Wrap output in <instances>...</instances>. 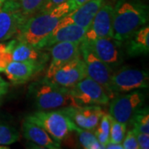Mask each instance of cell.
Returning <instances> with one entry per match:
<instances>
[{"label": "cell", "instance_id": "1", "mask_svg": "<svg viewBox=\"0 0 149 149\" xmlns=\"http://www.w3.org/2000/svg\"><path fill=\"white\" fill-rule=\"evenodd\" d=\"M70 12L69 0L53 8L29 17L17 33V41L37 46L50 35L57 27L60 21Z\"/></svg>", "mask_w": 149, "mask_h": 149}, {"label": "cell", "instance_id": "19", "mask_svg": "<svg viewBox=\"0 0 149 149\" xmlns=\"http://www.w3.org/2000/svg\"><path fill=\"white\" fill-rule=\"evenodd\" d=\"M125 42L126 52L129 56L147 55L149 52V27H140Z\"/></svg>", "mask_w": 149, "mask_h": 149}, {"label": "cell", "instance_id": "11", "mask_svg": "<svg viewBox=\"0 0 149 149\" xmlns=\"http://www.w3.org/2000/svg\"><path fill=\"white\" fill-rule=\"evenodd\" d=\"M61 111L67 115L77 127L90 131L95 129L104 113L100 105L65 107Z\"/></svg>", "mask_w": 149, "mask_h": 149}, {"label": "cell", "instance_id": "28", "mask_svg": "<svg viewBox=\"0 0 149 149\" xmlns=\"http://www.w3.org/2000/svg\"><path fill=\"white\" fill-rule=\"evenodd\" d=\"M122 146L123 149H139L133 129H130L126 133L122 142Z\"/></svg>", "mask_w": 149, "mask_h": 149}, {"label": "cell", "instance_id": "9", "mask_svg": "<svg viewBox=\"0 0 149 149\" xmlns=\"http://www.w3.org/2000/svg\"><path fill=\"white\" fill-rule=\"evenodd\" d=\"M27 19L17 0H5L0 8V42L17 34Z\"/></svg>", "mask_w": 149, "mask_h": 149}, {"label": "cell", "instance_id": "13", "mask_svg": "<svg viewBox=\"0 0 149 149\" xmlns=\"http://www.w3.org/2000/svg\"><path fill=\"white\" fill-rule=\"evenodd\" d=\"M113 6L105 1L97 12L91 25L85 32L83 41H92L103 37H113L112 15Z\"/></svg>", "mask_w": 149, "mask_h": 149}, {"label": "cell", "instance_id": "33", "mask_svg": "<svg viewBox=\"0 0 149 149\" xmlns=\"http://www.w3.org/2000/svg\"><path fill=\"white\" fill-rule=\"evenodd\" d=\"M87 1L89 0H69L70 3V12L76 9L77 8H79L80 5H82Z\"/></svg>", "mask_w": 149, "mask_h": 149}, {"label": "cell", "instance_id": "12", "mask_svg": "<svg viewBox=\"0 0 149 149\" xmlns=\"http://www.w3.org/2000/svg\"><path fill=\"white\" fill-rule=\"evenodd\" d=\"M85 76V64L80 55L60 67L47 80L61 87L70 89Z\"/></svg>", "mask_w": 149, "mask_h": 149}, {"label": "cell", "instance_id": "24", "mask_svg": "<svg viewBox=\"0 0 149 149\" xmlns=\"http://www.w3.org/2000/svg\"><path fill=\"white\" fill-rule=\"evenodd\" d=\"M19 133L16 128L8 124L0 123V146H7L16 143Z\"/></svg>", "mask_w": 149, "mask_h": 149}, {"label": "cell", "instance_id": "2", "mask_svg": "<svg viewBox=\"0 0 149 149\" xmlns=\"http://www.w3.org/2000/svg\"><path fill=\"white\" fill-rule=\"evenodd\" d=\"M148 21V7L139 0H118L112 15L113 38L123 42Z\"/></svg>", "mask_w": 149, "mask_h": 149}, {"label": "cell", "instance_id": "8", "mask_svg": "<svg viewBox=\"0 0 149 149\" xmlns=\"http://www.w3.org/2000/svg\"><path fill=\"white\" fill-rule=\"evenodd\" d=\"M80 51L81 58L85 64L86 76L100 84L106 90L110 98H112L113 95L110 91V79L113 70L111 67L98 58L85 42H80Z\"/></svg>", "mask_w": 149, "mask_h": 149}, {"label": "cell", "instance_id": "25", "mask_svg": "<svg viewBox=\"0 0 149 149\" xmlns=\"http://www.w3.org/2000/svg\"><path fill=\"white\" fill-rule=\"evenodd\" d=\"M127 124L115 120L110 116V127H109V140L114 143H122L126 134Z\"/></svg>", "mask_w": 149, "mask_h": 149}, {"label": "cell", "instance_id": "16", "mask_svg": "<svg viewBox=\"0 0 149 149\" xmlns=\"http://www.w3.org/2000/svg\"><path fill=\"white\" fill-rule=\"evenodd\" d=\"M105 0H89L76 9L68 13L58 24H76L80 27L89 28L91 22Z\"/></svg>", "mask_w": 149, "mask_h": 149}, {"label": "cell", "instance_id": "34", "mask_svg": "<svg viewBox=\"0 0 149 149\" xmlns=\"http://www.w3.org/2000/svg\"><path fill=\"white\" fill-rule=\"evenodd\" d=\"M4 1H5V0H0V8H1V6L3 5V3Z\"/></svg>", "mask_w": 149, "mask_h": 149}, {"label": "cell", "instance_id": "22", "mask_svg": "<svg viewBox=\"0 0 149 149\" xmlns=\"http://www.w3.org/2000/svg\"><path fill=\"white\" fill-rule=\"evenodd\" d=\"M133 123V128L142 133H149V113L148 108H140L133 114L130 122Z\"/></svg>", "mask_w": 149, "mask_h": 149}, {"label": "cell", "instance_id": "31", "mask_svg": "<svg viewBox=\"0 0 149 149\" xmlns=\"http://www.w3.org/2000/svg\"><path fill=\"white\" fill-rule=\"evenodd\" d=\"M9 88V84L0 76V98L7 94Z\"/></svg>", "mask_w": 149, "mask_h": 149}, {"label": "cell", "instance_id": "29", "mask_svg": "<svg viewBox=\"0 0 149 149\" xmlns=\"http://www.w3.org/2000/svg\"><path fill=\"white\" fill-rule=\"evenodd\" d=\"M134 133L136 135V139H137V142L139 144V149H148L149 148V133H142L135 130Z\"/></svg>", "mask_w": 149, "mask_h": 149}, {"label": "cell", "instance_id": "20", "mask_svg": "<svg viewBox=\"0 0 149 149\" xmlns=\"http://www.w3.org/2000/svg\"><path fill=\"white\" fill-rule=\"evenodd\" d=\"M47 56L41 53L40 50L26 42L16 41L12 50V61H35L44 64Z\"/></svg>", "mask_w": 149, "mask_h": 149}, {"label": "cell", "instance_id": "26", "mask_svg": "<svg viewBox=\"0 0 149 149\" xmlns=\"http://www.w3.org/2000/svg\"><path fill=\"white\" fill-rule=\"evenodd\" d=\"M17 40L9 42L0 43V72H3L8 65L12 61V50Z\"/></svg>", "mask_w": 149, "mask_h": 149}, {"label": "cell", "instance_id": "32", "mask_svg": "<svg viewBox=\"0 0 149 149\" xmlns=\"http://www.w3.org/2000/svg\"><path fill=\"white\" fill-rule=\"evenodd\" d=\"M104 148L107 149H123L122 143H114L110 140H109L104 145Z\"/></svg>", "mask_w": 149, "mask_h": 149}, {"label": "cell", "instance_id": "30", "mask_svg": "<svg viewBox=\"0 0 149 149\" xmlns=\"http://www.w3.org/2000/svg\"><path fill=\"white\" fill-rule=\"evenodd\" d=\"M65 1H67V0H45L38 12H45V11L50 10Z\"/></svg>", "mask_w": 149, "mask_h": 149}, {"label": "cell", "instance_id": "18", "mask_svg": "<svg viewBox=\"0 0 149 149\" xmlns=\"http://www.w3.org/2000/svg\"><path fill=\"white\" fill-rule=\"evenodd\" d=\"M22 131L25 139L41 148L47 149L61 148V143L54 140L42 127L34 123L25 119L22 123Z\"/></svg>", "mask_w": 149, "mask_h": 149}, {"label": "cell", "instance_id": "4", "mask_svg": "<svg viewBox=\"0 0 149 149\" xmlns=\"http://www.w3.org/2000/svg\"><path fill=\"white\" fill-rule=\"evenodd\" d=\"M26 119L42 127L59 143L70 132H74L75 127L70 118L61 110H38L28 115Z\"/></svg>", "mask_w": 149, "mask_h": 149}, {"label": "cell", "instance_id": "7", "mask_svg": "<svg viewBox=\"0 0 149 149\" xmlns=\"http://www.w3.org/2000/svg\"><path fill=\"white\" fill-rule=\"evenodd\" d=\"M145 98L143 93L139 91L116 96L112 99L109 104V115L118 122L128 125L133 114L143 107Z\"/></svg>", "mask_w": 149, "mask_h": 149}, {"label": "cell", "instance_id": "3", "mask_svg": "<svg viewBox=\"0 0 149 149\" xmlns=\"http://www.w3.org/2000/svg\"><path fill=\"white\" fill-rule=\"evenodd\" d=\"M34 102L39 110H52L58 108L79 106L70 92V89L61 87L44 79L31 85Z\"/></svg>", "mask_w": 149, "mask_h": 149}, {"label": "cell", "instance_id": "21", "mask_svg": "<svg viewBox=\"0 0 149 149\" xmlns=\"http://www.w3.org/2000/svg\"><path fill=\"white\" fill-rule=\"evenodd\" d=\"M74 132L77 134L79 142L81 146L86 149H103L104 148L98 139H96L95 135L94 134L93 131L83 129L75 125Z\"/></svg>", "mask_w": 149, "mask_h": 149}, {"label": "cell", "instance_id": "10", "mask_svg": "<svg viewBox=\"0 0 149 149\" xmlns=\"http://www.w3.org/2000/svg\"><path fill=\"white\" fill-rule=\"evenodd\" d=\"M85 42L92 52L110 67L119 65L123 61L122 42L113 37H103L89 42Z\"/></svg>", "mask_w": 149, "mask_h": 149}, {"label": "cell", "instance_id": "23", "mask_svg": "<svg viewBox=\"0 0 149 149\" xmlns=\"http://www.w3.org/2000/svg\"><path fill=\"white\" fill-rule=\"evenodd\" d=\"M109 127H110V115L104 113L98 126L94 130V134L95 135L96 139H98V141L103 146L109 140Z\"/></svg>", "mask_w": 149, "mask_h": 149}, {"label": "cell", "instance_id": "27", "mask_svg": "<svg viewBox=\"0 0 149 149\" xmlns=\"http://www.w3.org/2000/svg\"><path fill=\"white\" fill-rule=\"evenodd\" d=\"M22 13L27 18L37 13L45 0H17Z\"/></svg>", "mask_w": 149, "mask_h": 149}, {"label": "cell", "instance_id": "14", "mask_svg": "<svg viewBox=\"0 0 149 149\" xmlns=\"http://www.w3.org/2000/svg\"><path fill=\"white\" fill-rule=\"evenodd\" d=\"M87 28L78 26L76 24H58L52 32L37 46V49H47L58 42H81L84 39Z\"/></svg>", "mask_w": 149, "mask_h": 149}, {"label": "cell", "instance_id": "6", "mask_svg": "<svg viewBox=\"0 0 149 149\" xmlns=\"http://www.w3.org/2000/svg\"><path fill=\"white\" fill-rule=\"evenodd\" d=\"M148 73L141 69L125 66L113 73L110 79V91L113 93H124L148 87Z\"/></svg>", "mask_w": 149, "mask_h": 149}, {"label": "cell", "instance_id": "15", "mask_svg": "<svg viewBox=\"0 0 149 149\" xmlns=\"http://www.w3.org/2000/svg\"><path fill=\"white\" fill-rule=\"evenodd\" d=\"M80 42H64L56 43L50 47L52 59L47 70L46 80H50L60 67L80 56Z\"/></svg>", "mask_w": 149, "mask_h": 149}, {"label": "cell", "instance_id": "5", "mask_svg": "<svg viewBox=\"0 0 149 149\" xmlns=\"http://www.w3.org/2000/svg\"><path fill=\"white\" fill-rule=\"evenodd\" d=\"M70 92L79 106L105 105L111 99L100 84L88 76L70 88Z\"/></svg>", "mask_w": 149, "mask_h": 149}, {"label": "cell", "instance_id": "17", "mask_svg": "<svg viewBox=\"0 0 149 149\" xmlns=\"http://www.w3.org/2000/svg\"><path fill=\"white\" fill-rule=\"evenodd\" d=\"M44 64L35 61H12L4 70V74L14 85L24 84L43 67Z\"/></svg>", "mask_w": 149, "mask_h": 149}]
</instances>
